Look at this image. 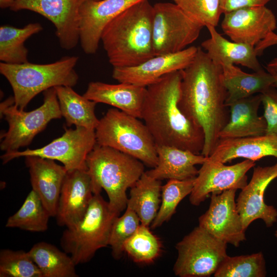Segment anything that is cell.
Here are the masks:
<instances>
[{"label":"cell","instance_id":"6da1fadb","mask_svg":"<svg viewBox=\"0 0 277 277\" xmlns=\"http://www.w3.org/2000/svg\"><path fill=\"white\" fill-rule=\"evenodd\" d=\"M182 72L179 106L187 117L203 130L205 140L201 154L209 157L229 118L222 67L202 47H198L192 62Z\"/></svg>","mask_w":277,"mask_h":277},{"label":"cell","instance_id":"7a4b0ae2","mask_svg":"<svg viewBox=\"0 0 277 277\" xmlns=\"http://www.w3.org/2000/svg\"><path fill=\"white\" fill-rule=\"evenodd\" d=\"M182 79V70L174 71L146 87L141 118L157 146H173L201 154L203 130L179 106Z\"/></svg>","mask_w":277,"mask_h":277},{"label":"cell","instance_id":"3957f363","mask_svg":"<svg viewBox=\"0 0 277 277\" xmlns=\"http://www.w3.org/2000/svg\"><path fill=\"white\" fill-rule=\"evenodd\" d=\"M153 17V6L142 0L106 26L101 41L113 68L137 65L155 55Z\"/></svg>","mask_w":277,"mask_h":277},{"label":"cell","instance_id":"277c9868","mask_svg":"<svg viewBox=\"0 0 277 277\" xmlns=\"http://www.w3.org/2000/svg\"><path fill=\"white\" fill-rule=\"evenodd\" d=\"M86 164L94 194L104 189L111 208L121 213L127 207V190L144 173V163L114 148L96 144Z\"/></svg>","mask_w":277,"mask_h":277},{"label":"cell","instance_id":"5b68a950","mask_svg":"<svg viewBox=\"0 0 277 277\" xmlns=\"http://www.w3.org/2000/svg\"><path fill=\"white\" fill-rule=\"evenodd\" d=\"M78 61V56H65L55 62L44 64L1 62L0 73L12 87L14 105L24 110L41 92L56 86H75L79 77L74 68Z\"/></svg>","mask_w":277,"mask_h":277},{"label":"cell","instance_id":"8992f818","mask_svg":"<svg viewBox=\"0 0 277 277\" xmlns=\"http://www.w3.org/2000/svg\"><path fill=\"white\" fill-rule=\"evenodd\" d=\"M120 214L101 193L94 194L83 219L63 232L60 240L63 251L76 265L88 262L98 250L109 245L113 223Z\"/></svg>","mask_w":277,"mask_h":277},{"label":"cell","instance_id":"52a82bcc","mask_svg":"<svg viewBox=\"0 0 277 277\" xmlns=\"http://www.w3.org/2000/svg\"><path fill=\"white\" fill-rule=\"evenodd\" d=\"M117 108L108 110L95 130L96 144L131 155L154 168L156 145L145 123Z\"/></svg>","mask_w":277,"mask_h":277},{"label":"cell","instance_id":"ba28073f","mask_svg":"<svg viewBox=\"0 0 277 277\" xmlns=\"http://www.w3.org/2000/svg\"><path fill=\"white\" fill-rule=\"evenodd\" d=\"M227 244L199 226L175 245L177 257L173 266L179 277H208L214 274L227 256Z\"/></svg>","mask_w":277,"mask_h":277},{"label":"cell","instance_id":"9c48e42d","mask_svg":"<svg viewBox=\"0 0 277 277\" xmlns=\"http://www.w3.org/2000/svg\"><path fill=\"white\" fill-rule=\"evenodd\" d=\"M43 95V104L32 111L26 112L14 104L1 111L9 125L7 131L1 134L2 150L14 151L28 146L50 121L62 117L55 88L45 90Z\"/></svg>","mask_w":277,"mask_h":277},{"label":"cell","instance_id":"30bf717a","mask_svg":"<svg viewBox=\"0 0 277 277\" xmlns=\"http://www.w3.org/2000/svg\"><path fill=\"white\" fill-rule=\"evenodd\" d=\"M203 26L189 17L176 4L153 5V39L155 55L181 51L195 41Z\"/></svg>","mask_w":277,"mask_h":277},{"label":"cell","instance_id":"8fae6325","mask_svg":"<svg viewBox=\"0 0 277 277\" xmlns=\"http://www.w3.org/2000/svg\"><path fill=\"white\" fill-rule=\"evenodd\" d=\"M96 144L95 130L82 127L65 128L63 134L41 148L5 152L1 156L4 164L22 156H37L61 162L68 171L87 170L86 159Z\"/></svg>","mask_w":277,"mask_h":277},{"label":"cell","instance_id":"7c38bea8","mask_svg":"<svg viewBox=\"0 0 277 277\" xmlns=\"http://www.w3.org/2000/svg\"><path fill=\"white\" fill-rule=\"evenodd\" d=\"M255 165V161L245 160L232 165L210 160L208 157L198 170L189 201L199 206L212 193L229 189H242L247 184L246 173Z\"/></svg>","mask_w":277,"mask_h":277},{"label":"cell","instance_id":"4fadbf2b","mask_svg":"<svg viewBox=\"0 0 277 277\" xmlns=\"http://www.w3.org/2000/svg\"><path fill=\"white\" fill-rule=\"evenodd\" d=\"M236 190L211 194L208 210L199 218V226L216 239L239 247L246 239V230L236 206Z\"/></svg>","mask_w":277,"mask_h":277},{"label":"cell","instance_id":"5bb4252c","mask_svg":"<svg viewBox=\"0 0 277 277\" xmlns=\"http://www.w3.org/2000/svg\"><path fill=\"white\" fill-rule=\"evenodd\" d=\"M81 0H15L9 8L36 12L54 26L62 48L71 50L79 42V6Z\"/></svg>","mask_w":277,"mask_h":277},{"label":"cell","instance_id":"9a60e30c","mask_svg":"<svg viewBox=\"0 0 277 277\" xmlns=\"http://www.w3.org/2000/svg\"><path fill=\"white\" fill-rule=\"evenodd\" d=\"M142 0H81L79 42L84 53L95 54L103 30L115 17Z\"/></svg>","mask_w":277,"mask_h":277},{"label":"cell","instance_id":"2e32d148","mask_svg":"<svg viewBox=\"0 0 277 277\" xmlns=\"http://www.w3.org/2000/svg\"><path fill=\"white\" fill-rule=\"evenodd\" d=\"M277 178V163L253 169L250 182L242 189L236 201L244 228L260 219L270 227L277 221V209L265 203L264 193L268 185Z\"/></svg>","mask_w":277,"mask_h":277},{"label":"cell","instance_id":"e0dca14e","mask_svg":"<svg viewBox=\"0 0 277 277\" xmlns=\"http://www.w3.org/2000/svg\"><path fill=\"white\" fill-rule=\"evenodd\" d=\"M221 28L232 41L255 47L274 32L276 19L265 6L243 8L225 13Z\"/></svg>","mask_w":277,"mask_h":277},{"label":"cell","instance_id":"ac0fdd59","mask_svg":"<svg viewBox=\"0 0 277 277\" xmlns=\"http://www.w3.org/2000/svg\"><path fill=\"white\" fill-rule=\"evenodd\" d=\"M197 50L198 47L191 46L177 52L155 55L137 65L113 68L112 76L119 83L146 87L165 75L185 69Z\"/></svg>","mask_w":277,"mask_h":277},{"label":"cell","instance_id":"d6986e66","mask_svg":"<svg viewBox=\"0 0 277 277\" xmlns=\"http://www.w3.org/2000/svg\"><path fill=\"white\" fill-rule=\"evenodd\" d=\"M87 170L68 171L58 200L55 217L59 226L71 228L84 217L93 196Z\"/></svg>","mask_w":277,"mask_h":277},{"label":"cell","instance_id":"ffe728a7","mask_svg":"<svg viewBox=\"0 0 277 277\" xmlns=\"http://www.w3.org/2000/svg\"><path fill=\"white\" fill-rule=\"evenodd\" d=\"M32 190L39 196L51 216L56 214L62 185L68 171L54 160L37 156H25Z\"/></svg>","mask_w":277,"mask_h":277},{"label":"cell","instance_id":"44dd1931","mask_svg":"<svg viewBox=\"0 0 277 277\" xmlns=\"http://www.w3.org/2000/svg\"><path fill=\"white\" fill-rule=\"evenodd\" d=\"M146 87L134 84L120 83L107 84L91 82L83 95L96 103H104L125 113L141 118Z\"/></svg>","mask_w":277,"mask_h":277},{"label":"cell","instance_id":"7402d4cb","mask_svg":"<svg viewBox=\"0 0 277 277\" xmlns=\"http://www.w3.org/2000/svg\"><path fill=\"white\" fill-rule=\"evenodd\" d=\"M262 103L261 94L253 95L230 104L228 122L220 131V140L265 134L267 125L263 116L258 114Z\"/></svg>","mask_w":277,"mask_h":277},{"label":"cell","instance_id":"603a6c76","mask_svg":"<svg viewBox=\"0 0 277 277\" xmlns=\"http://www.w3.org/2000/svg\"><path fill=\"white\" fill-rule=\"evenodd\" d=\"M266 156L277 158V135L265 134L259 136L220 140L208 158L226 163L236 158L253 161Z\"/></svg>","mask_w":277,"mask_h":277},{"label":"cell","instance_id":"cb8c5ba5","mask_svg":"<svg viewBox=\"0 0 277 277\" xmlns=\"http://www.w3.org/2000/svg\"><path fill=\"white\" fill-rule=\"evenodd\" d=\"M156 165L146 172L160 181L195 178L198 173L195 165H202L208 157L173 146L156 145Z\"/></svg>","mask_w":277,"mask_h":277},{"label":"cell","instance_id":"d4e9b609","mask_svg":"<svg viewBox=\"0 0 277 277\" xmlns=\"http://www.w3.org/2000/svg\"><path fill=\"white\" fill-rule=\"evenodd\" d=\"M210 38L203 41L201 47L215 63L222 65H241L254 71L263 70L254 47L230 42L220 34L213 26L206 27Z\"/></svg>","mask_w":277,"mask_h":277},{"label":"cell","instance_id":"484cf974","mask_svg":"<svg viewBox=\"0 0 277 277\" xmlns=\"http://www.w3.org/2000/svg\"><path fill=\"white\" fill-rule=\"evenodd\" d=\"M223 82L227 92V107L239 100L261 93L273 87L275 79L264 69L247 73L234 65H222Z\"/></svg>","mask_w":277,"mask_h":277},{"label":"cell","instance_id":"4316f807","mask_svg":"<svg viewBox=\"0 0 277 277\" xmlns=\"http://www.w3.org/2000/svg\"><path fill=\"white\" fill-rule=\"evenodd\" d=\"M54 88L62 116L67 126L74 125L95 130L100 121L94 112L97 103L80 95L72 87L60 86Z\"/></svg>","mask_w":277,"mask_h":277},{"label":"cell","instance_id":"83f0119b","mask_svg":"<svg viewBox=\"0 0 277 277\" xmlns=\"http://www.w3.org/2000/svg\"><path fill=\"white\" fill-rule=\"evenodd\" d=\"M162 186L161 181L145 171L130 188L127 207L135 212L141 224L149 226L156 217L161 202Z\"/></svg>","mask_w":277,"mask_h":277},{"label":"cell","instance_id":"f1b7e54d","mask_svg":"<svg viewBox=\"0 0 277 277\" xmlns=\"http://www.w3.org/2000/svg\"><path fill=\"white\" fill-rule=\"evenodd\" d=\"M28 252L43 277L78 276L76 265L70 255L51 244L37 243Z\"/></svg>","mask_w":277,"mask_h":277},{"label":"cell","instance_id":"f546056e","mask_svg":"<svg viewBox=\"0 0 277 277\" xmlns=\"http://www.w3.org/2000/svg\"><path fill=\"white\" fill-rule=\"evenodd\" d=\"M39 23H29L23 28L4 25L0 27V61L10 64L28 62V50L24 43L43 30Z\"/></svg>","mask_w":277,"mask_h":277},{"label":"cell","instance_id":"4dcf8cb0","mask_svg":"<svg viewBox=\"0 0 277 277\" xmlns=\"http://www.w3.org/2000/svg\"><path fill=\"white\" fill-rule=\"evenodd\" d=\"M50 217L39 196L32 189L21 208L9 217L5 226L30 232H44L48 228Z\"/></svg>","mask_w":277,"mask_h":277},{"label":"cell","instance_id":"1f68e13d","mask_svg":"<svg viewBox=\"0 0 277 277\" xmlns=\"http://www.w3.org/2000/svg\"><path fill=\"white\" fill-rule=\"evenodd\" d=\"M162 244L149 226L141 224L135 233L125 242L124 251L136 263L149 264L160 255Z\"/></svg>","mask_w":277,"mask_h":277},{"label":"cell","instance_id":"d6a6232c","mask_svg":"<svg viewBox=\"0 0 277 277\" xmlns=\"http://www.w3.org/2000/svg\"><path fill=\"white\" fill-rule=\"evenodd\" d=\"M267 274L263 253L227 256L213 274L215 277H264Z\"/></svg>","mask_w":277,"mask_h":277},{"label":"cell","instance_id":"836d02e7","mask_svg":"<svg viewBox=\"0 0 277 277\" xmlns=\"http://www.w3.org/2000/svg\"><path fill=\"white\" fill-rule=\"evenodd\" d=\"M195 178L185 180H169L162 186L161 202L157 215L150 225L152 229L158 228L170 220L179 203L190 194Z\"/></svg>","mask_w":277,"mask_h":277},{"label":"cell","instance_id":"e575fe53","mask_svg":"<svg viewBox=\"0 0 277 277\" xmlns=\"http://www.w3.org/2000/svg\"><path fill=\"white\" fill-rule=\"evenodd\" d=\"M0 277H43L28 252L8 249L0 251Z\"/></svg>","mask_w":277,"mask_h":277},{"label":"cell","instance_id":"d590c367","mask_svg":"<svg viewBox=\"0 0 277 277\" xmlns=\"http://www.w3.org/2000/svg\"><path fill=\"white\" fill-rule=\"evenodd\" d=\"M141 224L135 212L127 207L125 213L114 221L110 234L109 245L114 259H120L124 252V246L127 240L137 230Z\"/></svg>","mask_w":277,"mask_h":277},{"label":"cell","instance_id":"8d00e7d4","mask_svg":"<svg viewBox=\"0 0 277 277\" xmlns=\"http://www.w3.org/2000/svg\"><path fill=\"white\" fill-rule=\"evenodd\" d=\"M192 19L204 27H215L222 13L220 0H174Z\"/></svg>","mask_w":277,"mask_h":277},{"label":"cell","instance_id":"74e56055","mask_svg":"<svg viewBox=\"0 0 277 277\" xmlns=\"http://www.w3.org/2000/svg\"><path fill=\"white\" fill-rule=\"evenodd\" d=\"M273 88L260 94L264 108L263 116L267 125L265 134L277 135V91Z\"/></svg>","mask_w":277,"mask_h":277},{"label":"cell","instance_id":"f35d334b","mask_svg":"<svg viewBox=\"0 0 277 277\" xmlns=\"http://www.w3.org/2000/svg\"><path fill=\"white\" fill-rule=\"evenodd\" d=\"M270 0H220L222 13L247 7L264 6Z\"/></svg>","mask_w":277,"mask_h":277},{"label":"cell","instance_id":"ab89813d","mask_svg":"<svg viewBox=\"0 0 277 277\" xmlns=\"http://www.w3.org/2000/svg\"><path fill=\"white\" fill-rule=\"evenodd\" d=\"M273 45H277V34L272 32L268 34L263 40L259 43L254 47V49L258 56L261 55L266 48Z\"/></svg>","mask_w":277,"mask_h":277},{"label":"cell","instance_id":"60d3db41","mask_svg":"<svg viewBox=\"0 0 277 277\" xmlns=\"http://www.w3.org/2000/svg\"><path fill=\"white\" fill-rule=\"evenodd\" d=\"M266 69L268 71L273 72L277 74V56L267 64Z\"/></svg>","mask_w":277,"mask_h":277},{"label":"cell","instance_id":"b9f144b4","mask_svg":"<svg viewBox=\"0 0 277 277\" xmlns=\"http://www.w3.org/2000/svg\"><path fill=\"white\" fill-rule=\"evenodd\" d=\"M15 0H0V7L2 9L10 8L14 3Z\"/></svg>","mask_w":277,"mask_h":277},{"label":"cell","instance_id":"7bdbcfd3","mask_svg":"<svg viewBox=\"0 0 277 277\" xmlns=\"http://www.w3.org/2000/svg\"><path fill=\"white\" fill-rule=\"evenodd\" d=\"M268 72L271 73L274 76L275 82H274L273 87H275L277 88V74L273 72H271V71H268Z\"/></svg>","mask_w":277,"mask_h":277},{"label":"cell","instance_id":"ee69618b","mask_svg":"<svg viewBox=\"0 0 277 277\" xmlns=\"http://www.w3.org/2000/svg\"><path fill=\"white\" fill-rule=\"evenodd\" d=\"M274 236L277 239V230L274 232Z\"/></svg>","mask_w":277,"mask_h":277},{"label":"cell","instance_id":"f6af8a7d","mask_svg":"<svg viewBox=\"0 0 277 277\" xmlns=\"http://www.w3.org/2000/svg\"><path fill=\"white\" fill-rule=\"evenodd\" d=\"M96 1H99V0H96Z\"/></svg>","mask_w":277,"mask_h":277}]
</instances>
